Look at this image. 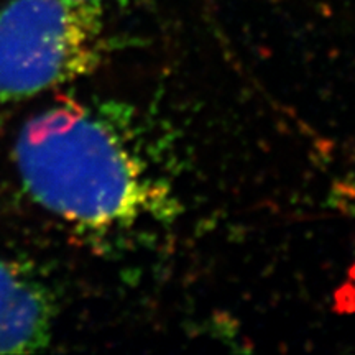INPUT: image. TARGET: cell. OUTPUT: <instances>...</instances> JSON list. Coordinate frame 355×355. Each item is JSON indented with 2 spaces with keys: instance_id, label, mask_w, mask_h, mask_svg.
<instances>
[{
  "instance_id": "6da1fadb",
  "label": "cell",
  "mask_w": 355,
  "mask_h": 355,
  "mask_svg": "<svg viewBox=\"0 0 355 355\" xmlns=\"http://www.w3.org/2000/svg\"><path fill=\"white\" fill-rule=\"evenodd\" d=\"M15 163L40 206L84 229L135 224L168 198L119 119L74 102L21 127Z\"/></svg>"
},
{
  "instance_id": "3957f363",
  "label": "cell",
  "mask_w": 355,
  "mask_h": 355,
  "mask_svg": "<svg viewBox=\"0 0 355 355\" xmlns=\"http://www.w3.org/2000/svg\"><path fill=\"white\" fill-rule=\"evenodd\" d=\"M53 301L37 277L0 259V354L37 352L50 343Z\"/></svg>"
},
{
  "instance_id": "7a4b0ae2",
  "label": "cell",
  "mask_w": 355,
  "mask_h": 355,
  "mask_svg": "<svg viewBox=\"0 0 355 355\" xmlns=\"http://www.w3.org/2000/svg\"><path fill=\"white\" fill-rule=\"evenodd\" d=\"M104 44L99 0H12L0 10V101L91 73Z\"/></svg>"
}]
</instances>
